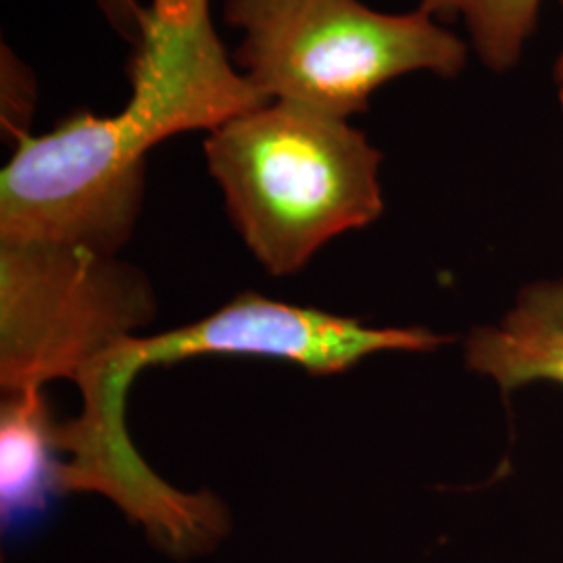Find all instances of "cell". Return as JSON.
I'll return each instance as SVG.
<instances>
[{"mask_svg": "<svg viewBox=\"0 0 563 563\" xmlns=\"http://www.w3.org/2000/svg\"><path fill=\"white\" fill-rule=\"evenodd\" d=\"M465 365L505 397L526 384L563 386V278L526 286L504 322L476 328L465 341Z\"/></svg>", "mask_w": 563, "mask_h": 563, "instance_id": "8992f818", "label": "cell"}, {"mask_svg": "<svg viewBox=\"0 0 563 563\" xmlns=\"http://www.w3.org/2000/svg\"><path fill=\"white\" fill-rule=\"evenodd\" d=\"M543 0H420L434 20H462L474 53L495 74L511 71L537 32Z\"/></svg>", "mask_w": 563, "mask_h": 563, "instance_id": "ba28073f", "label": "cell"}, {"mask_svg": "<svg viewBox=\"0 0 563 563\" xmlns=\"http://www.w3.org/2000/svg\"><path fill=\"white\" fill-rule=\"evenodd\" d=\"M560 4L563 7V0H560ZM553 78L558 81V86H563V44L562 51H560V55L555 59V65H553Z\"/></svg>", "mask_w": 563, "mask_h": 563, "instance_id": "8fae6325", "label": "cell"}, {"mask_svg": "<svg viewBox=\"0 0 563 563\" xmlns=\"http://www.w3.org/2000/svg\"><path fill=\"white\" fill-rule=\"evenodd\" d=\"M155 316L139 267L80 246L0 244V386H80L81 413L57 426V446L81 483L128 481L144 460L128 437L121 346Z\"/></svg>", "mask_w": 563, "mask_h": 563, "instance_id": "7a4b0ae2", "label": "cell"}, {"mask_svg": "<svg viewBox=\"0 0 563 563\" xmlns=\"http://www.w3.org/2000/svg\"><path fill=\"white\" fill-rule=\"evenodd\" d=\"M560 107H562L563 113V86H560Z\"/></svg>", "mask_w": 563, "mask_h": 563, "instance_id": "7c38bea8", "label": "cell"}, {"mask_svg": "<svg viewBox=\"0 0 563 563\" xmlns=\"http://www.w3.org/2000/svg\"><path fill=\"white\" fill-rule=\"evenodd\" d=\"M97 4L113 32H118L123 41L134 46L141 36L146 4H142L141 0H97Z\"/></svg>", "mask_w": 563, "mask_h": 563, "instance_id": "30bf717a", "label": "cell"}, {"mask_svg": "<svg viewBox=\"0 0 563 563\" xmlns=\"http://www.w3.org/2000/svg\"><path fill=\"white\" fill-rule=\"evenodd\" d=\"M202 153L230 222L272 276L301 272L383 216V153L346 120L265 102L207 132Z\"/></svg>", "mask_w": 563, "mask_h": 563, "instance_id": "3957f363", "label": "cell"}, {"mask_svg": "<svg viewBox=\"0 0 563 563\" xmlns=\"http://www.w3.org/2000/svg\"><path fill=\"white\" fill-rule=\"evenodd\" d=\"M223 20L242 34L234 65L267 101L330 118L369 111L376 90L407 74L453 80L467 42L422 9L384 13L362 0H225Z\"/></svg>", "mask_w": 563, "mask_h": 563, "instance_id": "277c9868", "label": "cell"}, {"mask_svg": "<svg viewBox=\"0 0 563 563\" xmlns=\"http://www.w3.org/2000/svg\"><path fill=\"white\" fill-rule=\"evenodd\" d=\"M209 2L146 4L118 113L74 111L13 141L0 172V242L118 255L141 218L146 157L159 142L272 102L228 59Z\"/></svg>", "mask_w": 563, "mask_h": 563, "instance_id": "6da1fadb", "label": "cell"}, {"mask_svg": "<svg viewBox=\"0 0 563 563\" xmlns=\"http://www.w3.org/2000/svg\"><path fill=\"white\" fill-rule=\"evenodd\" d=\"M38 102V80L15 51L2 44L0 51V128L4 139L18 141L30 134Z\"/></svg>", "mask_w": 563, "mask_h": 563, "instance_id": "9c48e42d", "label": "cell"}, {"mask_svg": "<svg viewBox=\"0 0 563 563\" xmlns=\"http://www.w3.org/2000/svg\"><path fill=\"white\" fill-rule=\"evenodd\" d=\"M449 341L426 328H374L355 318L242 292L199 322L151 339L132 336L121 346L120 367L132 384L148 365L201 355H239L284 360L313 376H332L376 353H432Z\"/></svg>", "mask_w": 563, "mask_h": 563, "instance_id": "5b68a950", "label": "cell"}, {"mask_svg": "<svg viewBox=\"0 0 563 563\" xmlns=\"http://www.w3.org/2000/svg\"><path fill=\"white\" fill-rule=\"evenodd\" d=\"M57 422L44 390L9 395L0 411V514L2 526L38 516L60 495L55 453Z\"/></svg>", "mask_w": 563, "mask_h": 563, "instance_id": "52a82bcc", "label": "cell"}]
</instances>
